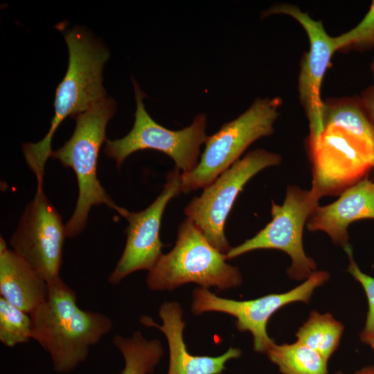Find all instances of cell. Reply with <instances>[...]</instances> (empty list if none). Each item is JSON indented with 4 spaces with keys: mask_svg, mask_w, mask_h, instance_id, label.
<instances>
[{
    "mask_svg": "<svg viewBox=\"0 0 374 374\" xmlns=\"http://www.w3.org/2000/svg\"><path fill=\"white\" fill-rule=\"evenodd\" d=\"M309 153L310 190L319 198L341 194L374 168V126L357 106L335 107L327 114L323 130Z\"/></svg>",
    "mask_w": 374,
    "mask_h": 374,
    "instance_id": "cell-1",
    "label": "cell"
},
{
    "mask_svg": "<svg viewBox=\"0 0 374 374\" xmlns=\"http://www.w3.org/2000/svg\"><path fill=\"white\" fill-rule=\"evenodd\" d=\"M47 283L46 301L30 314L32 339L50 354L56 372L69 373L86 359L90 347L113 324L104 314L80 309L75 292L60 277Z\"/></svg>",
    "mask_w": 374,
    "mask_h": 374,
    "instance_id": "cell-2",
    "label": "cell"
},
{
    "mask_svg": "<svg viewBox=\"0 0 374 374\" xmlns=\"http://www.w3.org/2000/svg\"><path fill=\"white\" fill-rule=\"evenodd\" d=\"M69 50V64L58 84L55 114L46 136L39 142L22 145L24 158L37 178V189H43L44 167L51 156V141L56 130L67 117H75L107 96L103 71L109 53L86 30L75 26L64 33Z\"/></svg>",
    "mask_w": 374,
    "mask_h": 374,
    "instance_id": "cell-3",
    "label": "cell"
},
{
    "mask_svg": "<svg viewBox=\"0 0 374 374\" xmlns=\"http://www.w3.org/2000/svg\"><path fill=\"white\" fill-rule=\"evenodd\" d=\"M116 109L115 100L106 96L88 109L76 115L74 132L62 147L53 151L51 157L71 168L78 179V198L74 212L65 224L66 237L74 238L85 228L93 206L105 204L121 215L125 208L117 206L97 178L100 148L105 141V130Z\"/></svg>",
    "mask_w": 374,
    "mask_h": 374,
    "instance_id": "cell-4",
    "label": "cell"
},
{
    "mask_svg": "<svg viewBox=\"0 0 374 374\" xmlns=\"http://www.w3.org/2000/svg\"><path fill=\"white\" fill-rule=\"evenodd\" d=\"M226 254L214 247L186 218L178 228L175 247L148 271L146 283L152 290H172L188 283L206 289L240 286L242 275L238 267L226 262Z\"/></svg>",
    "mask_w": 374,
    "mask_h": 374,
    "instance_id": "cell-5",
    "label": "cell"
},
{
    "mask_svg": "<svg viewBox=\"0 0 374 374\" xmlns=\"http://www.w3.org/2000/svg\"><path fill=\"white\" fill-rule=\"evenodd\" d=\"M281 104L278 97L256 98L238 117L207 136L196 167L189 172H181V193H188L209 186L239 160L251 143L271 135Z\"/></svg>",
    "mask_w": 374,
    "mask_h": 374,
    "instance_id": "cell-6",
    "label": "cell"
},
{
    "mask_svg": "<svg viewBox=\"0 0 374 374\" xmlns=\"http://www.w3.org/2000/svg\"><path fill=\"white\" fill-rule=\"evenodd\" d=\"M136 99L134 123L123 138L105 141V153L114 159L118 168L130 154L143 150H154L166 154L183 173L192 171L199 162L201 145L205 143L206 116L197 114L184 129L171 130L156 123L143 104L145 93L132 78Z\"/></svg>",
    "mask_w": 374,
    "mask_h": 374,
    "instance_id": "cell-7",
    "label": "cell"
},
{
    "mask_svg": "<svg viewBox=\"0 0 374 374\" xmlns=\"http://www.w3.org/2000/svg\"><path fill=\"white\" fill-rule=\"evenodd\" d=\"M319 199L312 190L289 186L282 205L272 202L271 221L251 238L231 248L226 253V258L257 249L281 250L292 260L287 271L288 276L296 280H306L316 271L317 264L304 251L303 233L305 224L319 206Z\"/></svg>",
    "mask_w": 374,
    "mask_h": 374,
    "instance_id": "cell-8",
    "label": "cell"
},
{
    "mask_svg": "<svg viewBox=\"0 0 374 374\" xmlns=\"http://www.w3.org/2000/svg\"><path fill=\"white\" fill-rule=\"evenodd\" d=\"M281 157L263 149L249 152L204 188L185 208V214L208 242L223 253L231 249L224 234L226 220L244 185L257 173L278 166Z\"/></svg>",
    "mask_w": 374,
    "mask_h": 374,
    "instance_id": "cell-9",
    "label": "cell"
},
{
    "mask_svg": "<svg viewBox=\"0 0 374 374\" xmlns=\"http://www.w3.org/2000/svg\"><path fill=\"white\" fill-rule=\"evenodd\" d=\"M326 271H316L301 284L280 294H270L247 301H235L219 297L208 289L199 287L193 293L191 311L195 315L206 312H220L236 319L235 327L240 332H250L255 351L265 353L274 343L267 332L269 318L283 306L294 302L309 303L314 290L329 278Z\"/></svg>",
    "mask_w": 374,
    "mask_h": 374,
    "instance_id": "cell-10",
    "label": "cell"
},
{
    "mask_svg": "<svg viewBox=\"0 0 374 374\" xmlns=\"http://www.w3.org/2000/svg\"><path fill=\"white\" fill-rule=\"evenodd\" d=\"M65 225L43 190H37L9 240L10 249L46 281L60 278Z\"/></svg>",
    "mask_w": 374,
    "mask_h": 374,
    "instance_id": "cell-11",
    "label": "cell"
},
{
    "mask_svg": "<svg viewBox=\"0 0 374 374\" xmlns=\"http://www.w3.org/2000/svg\"><path fill=\"white\" fill-rule=\"evenodd\" d=\"M289 15L296 20L305 30L310 48L302 58L299 75L298 91L300 102L309 121L308 148L322 133L325 124V101L321 91L323 77L337 51L334 37L326 31L321 21H317L292 4H277L264 12Z\"/></svg>",
    "mask_w": 374,
    "mask_h": 374,
    "instance_id": "cell-12",
    "label": "cell"
},
{
    "mask_svg": "<svg viewBox=\"0 0 374 374\" xmlns=\"http://www.w3.org/2000/svg\"><path fill=\"white\" fill-rule=\"evenodd\" d=\"M180 170L175 168L168 175L160 195L140 212L125 210L121 216L128 221L127 241L123 252L108 277L112 285L118 284L134 271L150 270L163 255L160 240L161 218L168 202L181 193Z\"/></svg>",
    "mask_w": 374,
    "mask_h": 374,
    "instance_id": "cell-13",
    "label": "cell"
},
{
    "mask_svg": "<svg viewBox=\"0 0 374 374\" xmlns=\"http://www.w3.org/2000/svg\"><path fill=\"white\" fill-rule=\"evenodd\" d=\"M162 325H158L148 316L143 315L140 322L148 327H154L163 332L169 348V368L168 374H221L226 363L241 355V350L230 348L220 356H196L188 352L184 341L185 322L183 310L177 302H165L159 311Z\"/></svg>",
    "mask_w": 374,
    "mask_h": 374,
    "instance_id": "cell-14",
    "label": "cell"
},
{
    "mask_svg": "<svg viewBox=\"0 0 374 374\" xmlns=\"http://www.w3.org/2000/svg\"><path fill=\"white\" fill-rule=\"evenodd\" d=\"M374 219V182L364 177L344 190L334 202L318 206L306 223L310 231L326 233L336 244H349L348 227L353 222Z\"/></svg>",
    "mask_w": 374,
    "mask_h": 374,
    "instance_id": "cell-15",
    "label": "cell"
},
{
    "mask_svg": "<svg viewBox=\"0 0 374 374\" xmlns=\"http://www.w3.org/2000/svg\"><path fill=\"white\" fill-rule=\"evenodd\" d=\"M47 281L0 238V294L8 302L30 314L48 295Z\"/></svg>",
    "mask_w": 374,
    "mask_h": 374,
    "instance_id": "cell-16",
    "label": "cell"
},
{
    "mask_svg": "<svg viewBox=\"0 0 374 374\" xmlns=\"http://www.w3.org/2000/svg\"><path fill=\"white\" fill-rule=\"evenodd\" d=\"M265 353L282 374H329L328 360L298 340L280 345L274 342Z\"/></svg>",
    "mask_w": 374,
    "mask_h": 374,
    "instance_id": "cell-17",
    "label": "cell"
},
{
    "mask_svg": "<svg viewBox=\"0 0 374 374\" xmlns=\"http://www.w3.org/2000/svg\"><path fill=\"white\" fill-rule=\"evenodd\" d=\"M113 344L124 357L125 367L119 374L152 373L163 354L158 339L148 341L139 331L128 338L115 335Z\"/></svg>",
    "mask_w": 374,
    "mask_h": 374,
    "instance_id": "cell-18",
    "label": "cell"
},
{
    "mask_svg": "<svg viewBox=\"0 0 374 374\" xmlns=\"http://www.w3.org/2000/svg\"><path fill=\"white\" fill-rule=\"evenodd\" d=\"M343 332V324L331 314L313 310L297 330L296 337L328 361L337 349Z\"/></svg>",
    "mask_w": 374,
    "mask_h": 374,
    "instance_id": "cell-19",
    "label": "cell"
},
{
    "mask_svg": "<svg viewBox=\"0 0 374 374\" xmlns=\"http://www.w3.org/2000/svg\"><path fill=\"white\" fill-rule=\"evenodd\" d=\"M32 339L29 314L0 297V341L8 347L28 342Z\"/></svg>",
    "mask_w": 374,
    "mask_h": 374,
    "instance_id": "cell-20",
    "label": "cell"
},
{
    "mask_svg": "<svg viewBox=\"0 0 374 374\" xmlns=\"http://www.w3.org/2000/svg\"><path fill=\"white\" fill-rule=\"evenodd\" d=\"M337 51H364L374 46V0L361 21L350 30L334 37Z\"/></svg>",
    "mask_w": 374,
    "mask_h": 374,
    "instance_id": "cell-21",
    "label": "cell"
},
{
    "mask_svg": "<svg viewBox=\"0 0 374 374\" xmlns=\"http://www.w3.org/2000/svg\"><path fill=\"white\" fill-rule=\"evenodd\" d=\"M349 260L348 271L363 287L368 303V311L364 328L359 337L362 342L370 344L374 341V277L362 272L353 259V249L350 245L344 248Z\"/></svg>",
    "mask_w": 374,
    "mask_h": 374,
    "instance_id": "cell-22",
    "label": "cell"
},
{
    "mask_svg": "<svg viewBox=\"0 0 374 374\" xmlns=\"http://www.w3.org/2000/svg\"><path fill=\"white\" fill-rule=\"evenodd\" d=\"M359 98L369 119L374 126V84L363 91Z\"/></svg>",
    "mask_w": 374,
    "mask_h": 374,
    "instance_id": "cell-23",
    "label": "cell"
},
{
    "mask_svg": "<svg viewBox=\"0 0 374 374\" xmlns=\"http://www.w3.org/2000/svg\"><path fill=\"white\" fill-rule=\"evenodd\" d=\"M334 374H345L341 371H337ZM353 374H374V365L364 366L355 371Z\"/></svg>",
    "mask_w": 374,
    "mask_h": 374,
    "instance_id": "cell-24",
    "label": "cell"
},
{
    "mask_svg": "<svg viewBox=\"0 0 374 374\" xmlns=\"http://www.w3.org/2000/svg\"><path fill=\"white\" fill-rule=\"evenodd\" d=\"M371 73H372L373 76L374 78V58H373V61L371 63Z\"/></svg>",
    "mask_w": 374,
    "mask_h": 374,
    "instance_id": "cell-25",
    "label": "cell"
},
{
    "mask_svg": "<svg viewBox=\"0 0 374 374\" xmlns=\"http://www.w3.org/2000/svg\"><path fill=\"white\" fill-rule=\"evenodd\" d=\"M369 345L372 347L373 349H374V341H372Z\"/></svg>",
    "mask_w": 374,
    "mask_h": 374,
    "instance_id": "cell-26",
    "label": "cell"
}]
</instances>
